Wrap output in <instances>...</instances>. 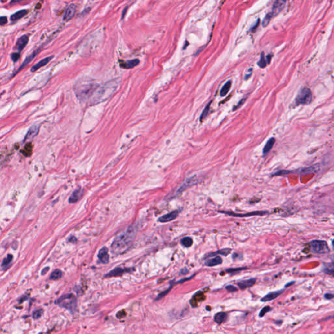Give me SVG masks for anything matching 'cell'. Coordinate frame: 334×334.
Wrapping results in <instances>:
<instances>
[{
  "label": "cell",
  "mask_w": 334,
  "mask_h": 334,
  "mask_svg": "<svg viewBox=\"0 0 334 334\" xmlns=\"http://www.w3.org/2000/svg\"><path fill=\"white\" fill-rule=\"evenodd\" d=\"M247 269V268H229V269H226L225 270L226 272L227 273H236V272H239L240 271H242V270H244V269Z\"/></svg>",
  "instance_id": "obj_35"
},
{
  "label": "cell",
  "mask_w": 334,
  "mask_h": 334,
  "mask_svg": "<svg viewBox=\"0 0 334 334\" xmlns=\"http://www.w3.org/2000/svg\"><path fill=\"white\" fill-rule=\"evenodd\" d=\"M136 234V230L133 226H132L118 236L112 243V253L115 255H121L125 253L133 246Z\"/></svg>",
  "instance_id": "obj_1"
},
{
  "label": "cell",
  "mask_w": 334,
  "mask_h": 334,
  "mask_svg": "<svg viewBox=\"0 0 334 334\" xmlns=\"http://www.w3.org/2000/svg\"><path fill=\"white\" fill-rule=\"evenodd\" d=\"M219 213H222L226 215H228L232 217H252V216H264L266 214L268 213L269 212L268 211H254L246 213H236L232 212H226V211H219Z\"/></svg>",
  "instance_id": "obj_7"
},
{
  "label": "cell",
  "mask_w": 334,
  "mask_h": 334,
  "mask_svg": "<svg viewBox=\"0 0 334 334\" xmlns=\"http://www.w3.org/2000/svg\"><path fill=\"white\" fill-rule=\"evenodd\" d=\"M39 131V127L38 125H35L31 126V127L29 128V131H28L27 135H26V136H25V140L31 139L32 138L35 137L37 134H38Z\"/></svg>",
  "instance_id": "obj_20"
},
{
  "label": "cell",
  "mask_w": 334,
  "mask_h": 334,
  "mask_svg": "<svg viewBox=\"0 0 334 334\" xmlns=\"http://www.w3.org/2000/svg\"><path fill=\"white\" fill-rule=\"evenodd\" d=\"M284 291H285V289H281V290H279V291L270 292L268 294H267L266 296H264L263 298H261V300L262 302H267V301L274 300L276 299L277 297H279V296L283 292H284Z\"/></svg>",
  "instance_id": "obj_12"
},
{
  "label": "cell",
  "mask_w": 334,
  "mask_h": 334,
  "mask_svg": "<svg viewBox=\"0 0 334 334\" xmlns=\"http://www.w3.org/2000/svg\"><path fill=\"white\" fill-rule=\"evenodd\" d=\"M82 194H83V190L82 189H76L72 193L71 197H69V203H71V204L76 203L77 202H78L81 198Z\"/></svg>",
  "instance_id": "obj_16"
},
{
  "label": "cell",
  "mask_w": 334,
  "mask_h": 334,
  "mask_svg": "<svg viewBox=\"0 0 334 334\" xmlns=\"http://www.w3.org/2000/svg\"><path fill=\"white\" fill-rule=\"evenodd\" d=\"M334 297V295L331 293H326L324 294V298L326 300H332Z\"/></svg>",
  "instance_id": "obj_42"
},
{
  "label": "cell",
  "mask_w": 334,
  "mask_h": 334,
  "mask_svg": "<svg viewBox=\"0 0 334 334\" xmlns=\"http://www.w3.org/2000/svg\"><path fill=\"white\" fill-rule=\"evenodd\" d=\"M56 304L74 312L77 308V298L73 294H67L61 296L56 301Z\"/></svg>",
  "instance_id": "obj_4"
},
{
  "label": "cell",
  "mask_w": 334,
  "mask_h": 334,
  "mask_svg": "<svg viewBox=\"0 0 334 334\" xmlns=\"http://www.w3.org/2000/svg\"><path fill=\"white\" fill-rule=\"evenodd\" d=\"M181 243L185 247H190L193 243V239L191 237H185L181 239Z\"/></svg>",
  "instance_id": "obj_29"
},
{
  "label": "cell",
  "mask_w": 334,
  "mask_h": 334,
  "mask_svg": "<svg viewBox=\"0 0 334 334\" xmlns=\"http://www.w3.org/2000/svg\"><path fill=\"white\" fill-rule=\"evenodd\" d=\"M118 84L116 82L111 81L102 86H99L96 90L95 95L91 100V103L97 104L103 102L110 97L118 87Z\"/></svg>",
  "instance_id": "obj_2"
},
{
  "label": "cell",
  "mask_w": 334,
  "mask_h": 334,
  "mask_svg": "<svg viewBox=\"0 0 334 334\" xmlns=\"http://www.w3.org/2000/svg\"><path fill=\"white\" fill-rule=\"evenodd\" d=\"M245 100H246V99H245V98L242 99V100H240V101H239V102L238 103V104L236 106L234 107V109H233V110H237L238 108H239V107H240V106L244 103V102H245Z\"/></svg>",
  "instance_id": "obj_41"
},
{
  "label": "cell",
  "mask_w": 334,
  "mask_h": 334,
  "mask_svg": "<svg viewBox=\"0 0 334 334\" xmlns=\"http://www.w3.org/2000/svg\"><path fill=\"white\" fill-rule=\"evenodd\" d=\"M127 269H123V268H117L114 269H113L112 271H110V272L106 275V277H116V276H120L122 275L123 274H124L125 272V271Z\"/></svg>",
  "instance_id": "obj_25"
},
{
  "label": "cell",
  "mask_w": 334,
  "mask_h": 334,
  "mask_svg": "<svg viewBox=\"0 0 334 334\" xmlns=\"http://www.w3.org/2000/svg\"><path fill=\"white\" fill-rule=\"evenodd\" d=\"M7 23V18L6 16H0V26H4Z\"/></svg>",
  "instance_id": "obj_40"
},
{
  "label": "cell",
  "mask_w": 334,
  "mask_h": 334,
  "mask_svg": "<svg viewBox=\"0 0 334 334\" xmlns=\"http://www.w3.org/2000/svg\"><path fill=\"white\" fill-rule=\"evenodd\" d=\"M312 100V93L310 89L304 87L299 91L296 98V103L297 105H308Z\"/></svg>",
  "instance_id": "obj_6"
},
{
  "label": "cell",
  "mask_w": 334,
  "mask_h": 334,
  "mask_svg": "<svg viewBox=\"0 0 334 334\" xmlns=\"http://www.w3.org/2000/svg\"><path fill=\"white\" fill-rule=\"evenodd\" d=\"M323 272H324L326 274L330 275L332 276H333V263H323Z\"/></svg>",
  "instance_id": "obj_24"
},
{
  "label": "cell",
  "mask_w": 334,
  "mask_h": 334,
  "mask_svg": "<svg viewBox=\"0 0 334 334\" xmlns=\"http://www.w3.org/2000/svg\"><path fill=\"white\" fill-rule=\"evenodd\" d=\"M98 258L99 261L103 264H107L109 262L110 256L109 255V251L106 247H104L100 249L98 253Z\"/></svg>",
  "instance_id": "obj_13"
},
{
  "label": "cell",
  "mask_w": 334,
  "mask_h": 334,
  "mask_svg": "<svg viewBox=\"0 0 334 334\" xmlns=\"http://www.w3.org/2000/svg\"><path fill=\"white\" fill-rule=\"evenodd\" d=\"M48 269H49V268H46L42 270V275H45V274H46V272H47L46 271H47V270H48Z\"/></svg>",
  "instance_id": "obj_45"
},
{
  "label": "cell",
  "mask_w": 334,
  "mask_h": 334,
  "mask_svg": "<svg viewBox=\"0 0 334 334\" xmlns=\"http://www.w3.org/2000/svg\"><path fill=\"white\" fill-rule=\"evenodd\" d=\"M62 272L60 269H56L51 274L50 277V279L52 280H57L60 279L62 276Z\"/></svg>",
  "instance_id": "obj_30"
},
{
  "label": "cell",
  "mask_w": 334,
  "mask_h": 334,
  "mask_svg": "<svg viewBox=\"0 0 334 334\" xmlns=\"http://www.w3.org/2000/svg\"><path fill=\"white\" fill-rule=\"evenodd\" d=\"M22 1H23V0H11V3H10V5H15V4L19 3V2H22Z\"/></svg>",
  "instance_id": "obj_44"
},
{
  "label": "cell",
  "mask_w": 334,
  "mask_h": 334,
  "mask_svg": "<svg viewBox=\"0 0 334 334\" xmlns=\"http://www.w3.org/2000/svg\"><path fill=\"white\" fill-rule=\"evenodd\" d=\"M99 86V85L96 83L81 84L77 86L75 93L77 97L82 101L90 102Z\"/></svg>",
  "instance_id": "obj_3"
},
{
  "label": "cell",
  "mask_w": 334,
  "mask_h": 334,
  "mask_svg": "<svg viewBox=\"0 0 334 334\" xmlns=\"http://www.w3.org/2000/svg\"><path fill=\"white\" fill-rule=\"evenodd\" d=\"M272 17H273V16H272V14H271V12H269V13L266 16V17L264 18L263 22H262L263 27H266V26H268V25L269 23V22H270V20H271V19L272 18Z\"/></svg>",
  "instance_id": "obj_33"
},
{
  "label": "cell",
  "mask_w": 334,
  "mask_h": 334,
  "mask_svg": "<svg viewBox=\"0 0 334 334\" xmlns=\"http://www.w3.org/2000/svg\"><path fill=\"white\" fill-rule=\"evenodd\" d=\"M272 310V308H271L269 306H266V307H264L261 311H260V313H259V317H263L264 315L266 314V313L269 312Z\"/></svg>",
  "instance_id": "obj_34"
},
{
  "label": "cell",
  "mask_w": 334,
  "mask_h": 334,
  "mask_svg": "<svg viewBox=\"0 0 334 334\" xmlns=\"http://www.w3.org/2000/svg\"><path fill=\"white\" fill-rule=\"evenodd\" d=\"M227 318V314L225 312H219L215 314L214 316V321L219 324H222Z\"/></svg>",
  "instance_id": "obj_22"
},
{
  "label": "cell",
  "mask_w": 334,
  "mask_h": 334,
  "mask_svg": "<svg viewBox=\"0 0 334 334\" xmlns=\"http://www.w3.org/2000/svg\"><path fill=\"white\" fill-rule=\"evenodd\" d=\"M286 2L287 0H276L274 3L272 12H270L273 16H277L280 13L283 9H284Z\"/></svg>",
  "instance_id": "obj_8"
},
{
  "label": "cell",
  "mask_w": 334,
  "mask_h": 334,
  "mask_svg": "<svg viewBox=\"0 0 334 334\" xmlns=\"http://www.w3.org/2000/svg\"><path fill=\"white\" fill-rule=\"evenodd\" d=\"M231 84H232V82L230 80H229L228 82H226L225 83V84L224 85V86L222 87V89L220 90V96L221 97H225V96H226V94H227L230 89L231 87Z\"/></svg>",
  "instance_id": "obj_27"
},
{
  "label": "cell",
  "mask_w": 334,
  "mask_h": 334,
  "mask_svg": "<svg viewBox=\"0 0 334 334\" xmlns=\"http://www.w3.org/2000/svg\"><path fill=\"white\" fill-rule=\"evenodd\" d=\"M223 263V259L219 255H216V256H212V258H206V261L204 262V264L207 267H213L217 265H220Z\"/></svg>",
  "instance_id": "obj_9"
},
{
  "label": "cell",
  "mask_w": 334,
  "mask_h": 334,
  "mask_svg": "<svg viewBox=\"0 0 334 334\" xmlns=\"http://www.w3.org/2000/svg\"><path fill=\"white\" fill-rule=\"evenodd\" d=\"M256 279L255 278H251L246 280L240 281L237 283L238 287L240 289H245L253 287L256 283Z\"/></svg>",
  "instance_id": "obj_14"
},
{
  "label": "cell",
  "mask_w": 334,
  "mask_h": 334,
  "mask_svg": "<svg viewBox=\"0 0 334 334\" xmlns=\"http://www.w3.org/2000/svg\"><path fill=\"white\" fill-rule=\"evenodd\" d=\"M240 256H242V255L240 256V255L239 254H238V253H234L232 255V259L234 261H237V260H240Z\"/></svg>",
  "instance_id": "obj_43"
},
{
  "label": "cell",
  "mask_w": 334,
  "mask_h": 334,
  "mask_svg": "<svg viewBox=\"0 0 334 334\" xmlns=\"http://www.w3.org/2000/svg\"><path fill=\"white\" fill-rule=\"evenodd\" d=\"M139 62L140 61L138 59L131 60H128L126 61H122L120 63V67L123 69H129L138 65V64H139Z\"/></svg>",
  "instance_id": "obj_17"
},
{
  "label": "cell",
  "mask_w": 334,
  "mask_h": 334,
  "mask_svg": "<svg viewBox=\"0 0 334 334\" xmlns=\"http://www.w3.org/2000/svg\"><path fill=\"white\" fill-rule=\"evenodd\" d=\"M225 289L227 291L229 292H236L238 291V288L237 287H236L234 285H227L226 287H225Z\"/></svg>",
  "instance_id": "obj_37"
},
{
  "label": "cell",
  "mask_w": 334,
  "mask_h": 334,
  "mask_svg": "<svg viewBox=\"0 0 334 334\" xmlns=\"http://www.w3.org/2000/svg\"><path fill=\"white\" fill-rule=\"evenodd\" d=\"M275 142V139L274 138H269V139L268 140V142H266L265 146L264 147V149H263V154H268L269 151L272 149V148H273Z\"/></svg>",
  "instance_id": "obj_26"
},
{
  "label": "cell",
  "mask_w": 334,
  "mask_h": 334,
  "mask_svg": "<svg viewBox=\"0 0 334 334\" xmlns=\"http://www.w3.org/2000/svg\"><path fill=\"white\" fill-rule=\"evenodd\" d=\"M54 58L53 56H49V57H47L45 58L42 59V60L39 61L37 64H36L35 65H34L32 67H31V72H35L36 71L38 70V69H39L40 68H41L42 67H44L47 64H48V63L51 61L52 60V58Z\"/></svg>",
  "instance_id": "obj_15"
},
{
  "label": "cell",
  "mask_w": 334,
  "mask_h": 334,
  "mask_svg": "<svg viewBox=\"0 0 334 334\" xmlns=\"http://www.w3.org/2000/svg\"><path fill=\"white\" fill-rule=\"evenodd\" d=\"M42 312H43V311L42 310H37V311H35L33 313V317L35 319L39 318L42 316Z\"/></svg>",
  "instance_id": "obj_38"
},
{
  "label": "cell",
  "mask_w": 334,
  "mask_h": 334,
  "mask_svg": "<svg viewBox=\"0 0 334 334\" xmlns=\"http://www.w3.org/2000/svg\"><path fill=\"white\" fill-rule=\"evenodd\" d=\"M310 245L311 251L314 253L318 255L327 254L330 252V248L327 243L324 240H318L314 239L310 242Z\"/></svg>",
  "instance_id": "obj_5"
},
{
  "label": "cell",
  "mask_w": 334,
  "mask_h": 334,
  "mask_svg": "<svg viewBox=\"0 0 334 334\" xmlns=\"http://www.w3.org/2000/svg\"><path fill=\"white\" fill-rule=\"evenodd\" d=\"M76 10H77L76 5L74 4H71L69 5L65 11V13L64 15V20L65 22H68L71 19H72L75 15Z\"/></svg>",
  "instance_id": "obj_10"
},
{
  "label": "cell",
  "mask_w": 334,
  "mask_h": 334,
  "mask_svg": "<svg viewBox=\"0 0 334 334\" xmlns=\"http://www.w3.org/2000/svg\"><path fill=\"white\" fill-rule=\"evenodd\" d=\"M28 41H29V37L26 35H22L21 37H20L16 42V47L18 51H22V50L27 45Z\"/></svg>",
  "instance_id": "obj_18"
},
{
  "label": "cell",
  "mask_w": 334,
  "mask_h": 334,
  "mask_svg": "<svg viewBox=\"0 0 334 334\" xmlns=\"http://www.w3.org/2000/svg\"><path fill=\"white\" fill-rule=\"evenodd\" d=\"M194 181H195V179H194L193 177L191 178H189V179L185 181L184 184H183V185H181V187L179 189L178 191V193H181V192H182V191H184L187 187H189V186H190V185L194 184Z\"/></svg>",
  "instance_id": "obj_28"
},
{
  "label": "cell",
  "mask_w": 334,
  "mask_h": 334,
  "mask_svg": "<svg viewBox=\"0 0 334 334\" xmlns=\"http://www.w3.org/2000/svg\"><path fill=\"white\" fill-rule=\"evenodd\" d=\"M212 100L207 105V106L205 107V109H204V110L203 111V113H202V114L200 116V121H203V119H204L209 114V110H210V105L212 104Z\"/></svg>",
  "instance_id": "obj_31"
},
{
  "label": "cell",
  "mask_w": 334,
  "mask_h": 334,
  "mask_svg": "<svg viewBox=\"0 0 334 334\" xmlns=\"http://www.w3.org/2000/svg\"><path fill=\"white\" fill-rule=\"evenodd\" d=\"M294 281H291V282H290L289 283H288V284H287V285H285V287H289V286H291V285H292V284H294Z\"/></svg>",
  "instance_id": "obj_46"
},
{
  "label": "cell",
  "mask_w": 334,
  "mask_h": 334,
  "mask_svg": "<svg viewBox=\"0 0 334 334\" xmlns=\"http://www.w3.org/2000/svg\"><path fill=\"white\" fill-rule=\"evenodd\" d=\"M27 13H28V11L27 10H25V9L20 10V11H18V12H15V14L11 15V21H13V22L17 21L19 19H20V18H23Z\"/></svg>",
  "instance_id": "obj_23"
},
{
  "label": "cell",
  "mask_w": 334,
  "mask_h": 334,
  "mask_svg": "<svg viewBox=\"0 0 334 334\" xmlns=\"http://www.w3.org/2000/svg\"><path fill=\"white\" fill-rule=\"evenodd\" d=\"M231 251H232L231 249L225 248V249H223L219 250V251H217L216 252H212V253H208V254L206 255L205 259H206V258H210V257H212V256H216V255H223V256H227L230 253Z\"/></svg>",
  "instance_id": "obj_19"
},
{
  "label": "cell",
  "mask_w": 334,
  "mask_h": 334,
  "mask_svg": "<svg viewBox=\"0 0 334 334\" xmlns=\"http://www.w3.org/2000/svg\"><path fill=\"white\" fill-rule=\"evenodd\" d=\"M39 52V50H35V51H34L32 54H30V55L28 56V57H27V58H26V60H25L24 61V62L22 63V65L20 67V68L18 69V71L16 72V73H17L18 72H19V71L21 70V69H22L25 66L27 65L28 64H29V63L35 58V56H36L37 54H38Z\"/></svg>",
  "instance_id": "obj_21"
},
{
  "label": "cell",
  "mask_w": 334,
  "mask_h": 334,
  "mask_svg": "<svg viewBox=\"0 0 334 334\" xmlns=\"http://www.w3.org/2000/svg\"><path fill=\"white\" fill-rule=\"evenodd\" d=\"M20 57V53L15 52V53H12V54H11V59H12V60L14 62L17 61L18 60H19Z\"/></svg>",
  "instance_id": "obj_39"
},
{
  "label": "cell",
  "mask_w": 334,
  "mask_h": 334,
  "mask_svg": "<svg viewBox=\"0 0 334 334\" xmlns=\"http://www.w3.org/2000/svg\"><path fill=\"white\" fill-rule=\"evenodd\" d=\"M12 256L11 255H8L6 257L5 259L3 260V262H2V267L4 269H5L7 267H8V266L10 264V263L12 262Z\"/></svg>",
  "instance_id": "obj_32"
},
{
  "label": "cell",
  "mask_w": 334,
  "mask_h": 334,
  "mask_svg": "<svg viewBox=\"0 0 334 334\" xmlns=\"http://www.w3.org/2000/svg\"><path fill=\"white\" fill-rule=\"evenodd\" d=\"M179 215V212L178 210L172 211L171 213H168L166 215H164L159 218V221L161 223H167L176 219Z\"/></svg>",
  "instance_id": "obj_11"
},
{
  "label": "cell",
  "mask_w": 334,
  "mask_h": 334,
  "mask_svg": "<svg viewBox=\"0 0 334 334\" xmlns=\"http://www.w3.org/2000/svg\"><path fill=\"white\" fill-rule=\"evenodd\" d=\"M258 66H259L261 68H264L266 66V60H265V58H264V56L263 53L261 55L260 61L258 62Z\"/></svg>",
  "instance_id": "obj_36"
}]
</instances>
